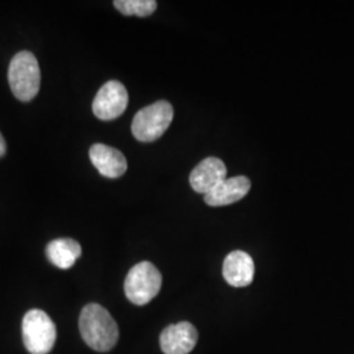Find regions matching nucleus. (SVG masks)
I'll return each instance as SVG.
<instances>
[{
  "mask_svg": "<svg viewBox=\"0 0 354 354\" xmlns=\"http://www.w3.org/2000/svg\"><path fill=\"white\" fill-rule=\"evenodd\" d=\"M79 329L84 342L96 352H109L118 342V327L106 308L89 304L82 310Z\"/></svg>",
  "mask_w": 354,
  "mask_h": 354,
  "instance_id": "f257e3e1",
  "label": "nucleus"
},
{
  "mask_svg": "<svg viewBox=\"0 0 354 354\" xmlns=\"http://www.w3.org/2000/svg\"><path fill=\"white\" fill-rule=\"evenodd\" d=\"M8 83L15 97L20 102H30L37 96L41 71L33 53L20 51L13 57L8 67Z\"/></svg>",
  "mask_w": 354,
  "mask_h": 354,
  "instance_id": "f03ea898",
  "label": "nucleus"
},
{
  "mask_svg": "<svg viewBox=\"0 0 354 354\" xmlns=\"http://www.w3.org/2000/svg\"><path fill=\"white\" fill-rule=\"evenodd\" d=\"M174 120V108L165 100L153 102L142 108L134 115L131 124V133L140 142H153L159 140Z\"/></svg>",
  "mask_w": 354,
  "mask_h": 354,
  "instance_id": "7ed1b4c3",
  "label": "nucleus"
},
{
  "mask_svg": "<svg viewBox=\"0 0 354 354\" xmlns=\"http://www.w3.org/2000/svg\"><path fill=\"white\" fill-rule=\"evenodd\" d=\"M23 342L30 354L50 353L57 340V328L50 317L38 308L28 311L23 319Z\"/></svg>",
  "mask_w": 354,
  "mask_h": 354,
  "instance_id": "20e7f679",
  "label": "nucleus"
},
{
  "mask_svg": "<svg viewBox=\"0 0 354 354\" xmlns=\"http://www.w3.org/2000/svg\"><path fill=\"white\" fill-rule=\"evenodd\" d=\"M125 294L131 304L145 306L150 304L162 288V274L156 266L142 261L133 266L125 279Z\"/></svg>",
  "mask_w": 354,
  "mask_h": 354,
  "instance_id": "39448f33",
  "label": "nucleus"
},
{
  "mask_svg": "<svg viewBox=\"0 0 354 354\" xmlns=\"http://www.w3.org/2000/svg\"><path fill=\"white\" fill-rule=\"evenodd\" d=\"M129 95L121 82L109 80L99 89L92 102L93 114L102 121H112L127 111Z\"/></svg>",
  "mask_w": 354,
  "mask_h": 354,
  "instance_id": "423d86ee",
  "label": "nucleus"
},
{
  "mask_svg": "<svg viewBox=\"0 0 354 354\" xmlns=\"http://www.w3.org/2000/svg\"><path fill=\"white\" fill-rule=\"evenodd\" d=\"M198 340L197 329L189 322H180L163 329L160 348L165 354H188Z\"/></svg>",
  "mask_w": 354,
  "mask_h": 354,
  "instance_id": "0eeeda50",
  "label": "nucleus"
},
{
  "mask_svg": "<svg viewBox=\"0 0 354 354\" xmlns=\"http://www.w3.org/2000/svg\"><path fill=\"white\" fill-rule=\"evenodd\" d=\"M227 178V168L225 163L214 158H206L192 171L189 176L190 187L197 193L207 194L218 184Z\"/></svg>",
  "mask_w": 354,
  "mask_h": 354,
  "instance_id": "6e6552de",
  "label": "nucleus"
},
{
  "mask_svg": "<svg viewBox=\"0 0 354 354\" xmlns=\"http://www.w3.org/2000/svg\"><path fill=\"white\" fill-rule=\"evenodd\" d=\"M89 159L102 176L117 178L127 172V162L125 155L111 146L95 143L89 149Z\"/></svg>",
  "mask_w": 354,
  "mask_h": 354,
  "instance_id": "1a4fd4ad",
  "label": "nucleus"
},
{
  "mask_svg": "<svg viewBox=\"0 0 354 354\" xmlns=\"http://www.w3.org/2000/svg\"><path fill=\"white\" fill-rule=\"evenodd\" d=\"M251 189V180L245 176L230 177L218 184L214 189L205 194V203L209 206H227L238 203Z\"/></svg>",
  "mask_w": 354,
  "mask_h": 354,
  "instance_id": "9d476101",
  "label": "nucleus"
},
{
  "mask_svg": "<svg viewBox=\"0 0 354 354\" xmlns=\"http://www.w3.org/2000/svg\"><path fill=\"white\" fill-rule=\"evenodd\" d=\"M223 277L234 288H245L254 277L253 259L244 251H234L227 254L223 263Z\"/></svg>",
  "mask_w": 354,
  "mask_h": 354,
  "instance_id": "9b49d317",
  "label": "nucleus"
},
{
  "mask_svg": "<svg viewBox=\"0 0 354 354\" xmlns=\"http://www.w3.org/2000/svg\"><path fill=\"white\" fill-rule=\"evenodd\" d=\"M82 256V247L70 238L54 239L46 245V257L51 264L59 269H70Z\"/></svg>",
  "mask_w": 354,
  "mask_h": 354,
  "instance_id": "f8f14e48",
  "label": "nucleus"
},
{
  "mask_svg": "<svg viewBox=\"0 0 354 354\" xmlns=\"http://www.w3.org/2000/svg\"><path fill=\"white\" fill-rule=\"evenodd\" d=\"M114 7L125 16L146 17L156 11L155 0H115Z\"/></svg>",
  "mask_w": 354,
  "mask_h": 354,
  "instance_id": "ddd939ff",
  "label": "nucleus"
},
{
  "mask_svg": "<svg viewBox=\"0 0 354 354\" xmlns=\"http://www.w3.org/2000/svg\"><path fill=\"white\" fill-rule=\"evenodd\" d=\"M7 151V145H6V140L3 138L1 133H0V158L4 156V153Z\"/></svg>",
  "mask_w": 354,
  "mask_h": 354,
  "instance_id": "4468645a",
  "label": "nucleus"
}]
</instances>
